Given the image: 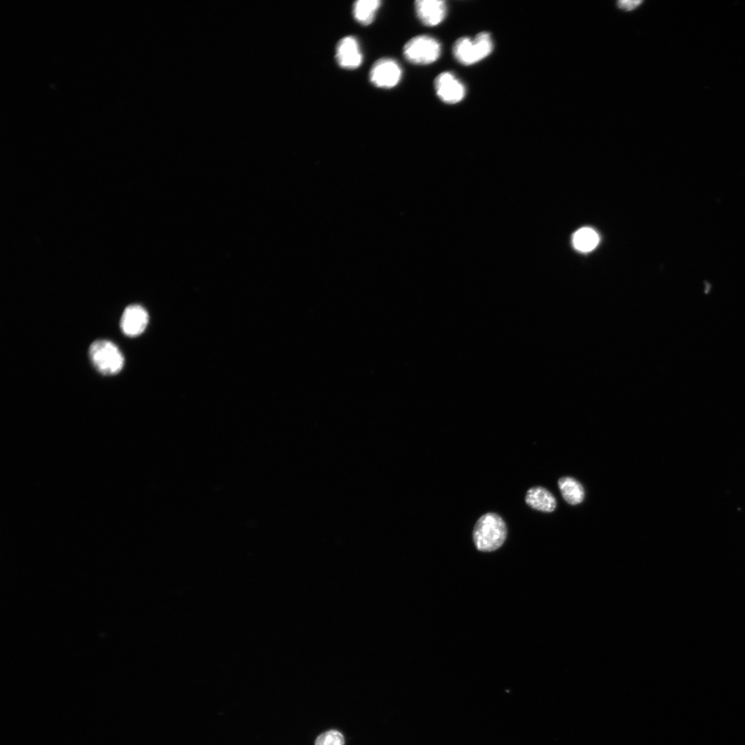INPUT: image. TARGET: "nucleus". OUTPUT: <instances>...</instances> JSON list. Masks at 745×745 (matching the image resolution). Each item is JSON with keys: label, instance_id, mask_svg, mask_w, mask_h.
<instances>
[{"label": "nucleus", "instance_id": "f257e3e1", "mask_svg": "<svg viewBox=\"0 0 745 745\" xmlns=\"http://www.w3.org/2000/svg\"><path fill=\"white\" fill-rule=\"evenodd\" d=\"M507 528L504 521L496 513H488L477 521L473 530V540L481 551H493L504 542Z\"/></svg>", "mask_w": 745, "mask_h": 745}, {"label": "nucleus", "instance_id": "f03ea898", "mask_svg": "<svg viewBox=\"0 0 745 745\" xmlns=\"http://www.w3.org/2000/svg\"><path fill=\"white\" fill-rule=\"evenodd\" d=\"M493 49L490 34L481 32L473 39L467 37L457 39L453 47V53L458 62L464 66H470L485 59Z\"/></svg>", "mask_w": 745, "mask_h": 745}, {"label": "nucleus", "instance_id": "7ed1b4c3", "mask_svg": "<svg viewBox=\"0 0 745 745\" xmlns=\"http://www.w3.org/2000/svg\"><path fill=\"white\" fill-rule=\"evenodd\" d=\"M89 356L95 368L104 375L118 373L124 364L120 350L114 343L106 339L93 341L89 348Z\"/></svg>", "mask_w": 745, "mask_h": 745}, {"label": "nucleus", "instance_id": "20e7f679", "mask_svg": "<svg viewBox=\"0 0 745 745\" xmlns=\"http://www.w3.org/2000/svg\"><path fill=\"white\" fill-rule=\"evenodd\" d=\"M440 54V43L437 39L428 35L414 37L404 47V57L413 64L432 63L439 59Z\"/></svg>", "mask_w": 745, "mask_h": 745}, {"label": "nucleus", "instance_id": "39448f33", "mask_svg": "<svg viewBox=\"0 0 745 745\" xmlns=\"http://www.w3.org/2000/svg\"><path fill=\"white\" fill-rule=\"evenodd\" d=\"M402 70L399 63L390 58H381L372 65L370 80L377 88H392L401 80Z\"/></svg>", "mask_w": 745, "mask_h": 745}, {"label": "nucleus", "instance_id": "423d86ee", "mask_svg": "<svg viewBox=\"0 0 745 745\" xmlns=\"http://www.w3.org/2000/svg\"><path fill=\"white\" fill-rule=\"evenodd\" d=\"M438 97L444 103L455 104L461 101L466 94L464 84L450 72L438 74L434 81Z\"/></svg>", "mask_w": 745, "mask_h": 745}, {"label": "nucleus", "instance_id": "0eeeda50", "mask_svg": "<svg viewBox=\"0 0 745 745\" xmlns=\"http://www.w3.org/2000/svg\"><path fill=\"white\" fill-rule=\"evenodd\" d=\"M335 57L339 66L343 68L352 70L359 67L363 56L357 39L352 36L341 39L337 45Z\"/></svg>", "mask_w": 745, "mask_h": 745}, {"label": "nucleus", "instance_id": "6e6552de", "mask_svg": "<svg viewBox=\"0 0 745 745\" xmlns=\"http://www.w3.org/2000/svg\"><path fill=\"white\" fill-rule=\"evenodd\" d=\"M148 323V314L138 304L127 306L121 317L120 326L127 336L135 337L142 333Z\"/></svg>", "mask_w": 745, "mask_h": 745}, {"label": "nucleus", "instance_id": "1a4fd4ad", "mask_svg": "<svg viewBox=\"0 0 745 745\" xmlns=\"http://www.w3.org/2000/svg\"><path fill=\"white\" fill-rule=\"evenodd\" d=\"M415 8L418 18L427 26L441 23L447 12L446 2L441 0H418L415 2Z\"/></svg>", "mask_w": 745, "mask_h": 745}, {"label": "nucleus", "instance_id": "9d476101", "mask_svg": "<svg viewBox=\"0 0 745 745\" xmlns=\"http://www.w3.org/2000/svg\"><path fill=\"white\" fill-rule=\"evenodd\" d=\"M525 501L532 508L546 513L553 512L557 506L553 495L542 486H534L528 489Z\"/></svg>", "mask_w": 745, "mask_h": 745}, {"label": "nucleus", "instance_id": "9b49d317", "mask_svg": "<svg viewBox=\"0 0 745 745\" xmlns=\"http://www.w3.org/2000/svg\"><path fill=\"white\" fill-rule=\"evenodd\" d=\"M558 486L564 500L571 505L583 501L585 491L579 481L571 477H563L558 480Z\"/></svg>", "mask_w": 745, "mask_h": 745}, {"label": "nucleus", "instance_id": "f8f14e48", "mask_svg": "<svg viewBox=\"0 0 745 745\" xmlns=\"http://www.w3.org/2000/svg\"><path fill=\"white\" fill-rule=\"evenodd\" d=\"M379 0H358L353 4V16L356 21L364 26L370 24L381 6Z\"/></svg>", "mask_w": 745, "mask_h": 745}, {"label": "nucleus", "instance_id": "ddd939ff", "mask_svg": "<svg viewBox=\"0 0 745 745\" xmlns=\"http://www.w3.org/2000/svg\"><path fill=\"white\" fill-rule=\"evenodd\" d=\"M599 242L597 232L590 228L585 227L576 231L573 237L574 247L582 252L594 249Z\"/></svg>", "mask_w": 745, "mask_h": 745}, {"label": "nucleus", "instance_id": "4468645a", "mask_svg": "<svg viewBox=\"0 0 745 745\" xmlns=\"http://www.w3.org/2000/svg\"><path fill=\"white\" fill-rule=\"evenodd\" d=\"M315 745H344V738L340 732L330 730L319 735Z\"/></svg>", "mask_w": 745, "mask_h": 745}, {"label": "nucleus", "instance_id": "2eb2a0df", "mask_svg": "<svg viewBox=\"0 0 745 745\" xmlns=\"http://www.w3.org/2000/svg\"><path fill=\"white\" fill-rule=\"evenodd\" d=\"M642 2V1L621 0L617 2V6L620 9L629 11L637 8Z\"/></svg>", "mask_w": 745, "mask_h": 745}]
</instances>
